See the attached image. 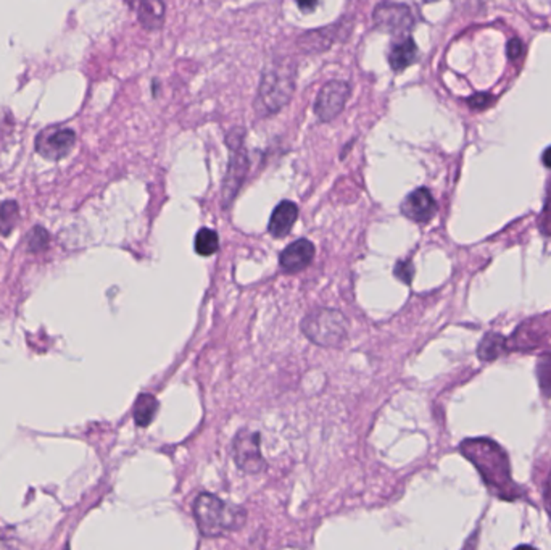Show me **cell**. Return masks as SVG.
I'll list each match as a JSON object with an SVG mask.
<instances>
[{"mask_svg": "<svg viewBox=\"0 0 551 550\" xmlns=\"http://www.w3.org/2000/svg\"><path fill=\"white\" fill-rule=\"evenodd\" d=\"M543 163H545L547 167L551 168V147L550 149L545 150V154H543Z\"/></svg>", "mask_w": 551, "mask_h": 550, "instance_id": "obj_27", "label": "cell"}, {"mask_svg": "<svg viewBox=\"0 0 551 550\" xmlns=\"http://www.w3.org/2000/svg\"><path fill=\"white\" fill-rule=\"evenodd\" d=\"M232 450H234L236 463L242 471L250 473V475H258L266 470V462L260 450V434L240 431L234 439Z\"/></svg>", "mask_w": 551, "mask_h": 550, "instance_id": "obj_8", "label": "cell"}, {"mask_svg": "<svg viewBox=\"0 0 551 550\" xmlns=\"http://www.w3.org/2000/svg\"><path fill=\"white\" fill-rule=\"evenodd\" d=\"M350 92H352L350 84L342 79H332L324 84L313 107L320 121L326 123V121L336 120L346 109Z\"/></svg>", "mask_w": 551, "mask_h": 550, "instance_id": "obj_6", "label": "cell"}, {"mask_svg": "<svg viewBox=\"0 0 551 550\" xmlns=\"http://www.w3.org/2000/svg\"><path fill=\"white\" fill-rule=\"evenodd\" d=\"M372 21L379 31L394 34V36H405L412 31L414 25L412 10L404 4L396 2H382L374 9Z\"/></svg>", "mask_w": 551, "mask_h": 550, "instance_id": "obj_7", "label": "cell"}, {"mask_svg": "<svg viewBox=\"0 0 551 550\" xmlns=\"http://www.w3.org/2000/svg\"><path fill=\"white\" fill-rule=\"evenodd\" d=\"M344 29H346L344 25L338 23V25L324 26L321 29H316V31H308V33L298 38V47L308 52V54L330 49L334 42L338 41V38L342 36Z\"/></svg>", "mask_w": 551, "mask_h": 550, "instance_id": "obj_12", "label": "cell"}, {"mask_svg": "<svg viewBox=\"0 0 551 550\" xmlns=\"http://www.w3.org/2000/svg\"><path fill=\"white\" fill-rule=\"evenodd\" d=\"M18 220V205L15 202H5L0 207V231L9 234Z\"/></svg>", "mask_w": 551, "mask_h": 550, "instance_id": "obj_20", "label": "cell"}, {"mask_svg": "<svg viewBox=\"0 0 551 550\" xmlns=\"http://www.w3.org/2000/svg\"><path fill=\"white\" fill-rule=\"evenodd\" d=\"M522 52H524V44L518 38H513L508 42V57L511 60H518L522 55Z\"/></svg>", "mask_w": 551, "mask_h": 550, "instance_id": "obj_23", "label": "cell"}, {"mask_svg": "<svg viewBox=\"0 0 551 550\" xmlns=\"http://www.w3.org/2000/svg\"><path fill=\"white\" fill-rule=\"evenodd\" d=\"M74 142H76V134L73 129H68V128L46 129L36 141V150L44 159L57 162V160L65 159L66 155L73 150Z\"/></svg>", "mask_w": 551, "mask_h": 550, "instance_id": "obj_9", "label": "cell"}, {"mask_svg": "<svg viewBox=\"0 0 551 550\" xmlns=\"http://www.w3.org/2000/svg\"><path fill=\"white\" fill-rule=\"evenodd\" d=\"M158 412V400L150 394H140L134 405V420L138 426H148Z\"/></svg>", "mask_w": 551, "mask_h": 550, "instance_id": "obj_16", "label": "cell"}, {"mask_svg": "<svg viewBox=\"0 0 551 550\" xmlns=\"http://www.w3.org/2000/svg\"><path fill=\"white\" fill-rule=\"evenodd\" d=\"M396 275L405 283H412L413 275H414V268H413L412 262H398L397 263Z\"/></svg>", "mask_w": 551, "mask_h": 550, "instance_id": "obj_22", "label": "cell"}, {"mask_svg": "<svg viewBox=\"0 0 551 550\" xmlns=\"http://www.w3.org/2000/svg\"><path fill=\"white\" fill-rule=\"evenodd\" d=\"M545 504H547V509L551 517V475L548 478V483H547V489H545Z\"/></svg>", "mask_w": 551, "mask_h": 550, "instance_id": "obj_26", "label": "cell"}, {"mask_svg": "<svg viewBox=\"0 0 551 550\" xmlns=\"http://www.w3.org/2000/svg\"><path fill=\"white\" fill-rule=\"evenodd\" d=\"M138 18L142 28L155 31L165 25L166 7L163 0H140Z\"/></svg>", "mask_w": 551, "mask_h": 550, "instance_id": "obj_15", "label": "cell"}, {"mask_svg": "<svg viewBox=\"0 0 551 550\" xmlns=\"http://www.w3.org/2000/svg\"><path fill=\"white\" fill-rule=\"evenodd\" d=\"M418 59V46L412 36H402L390 46L388 63L394 71H404Z\"/></svg>", "mask_w": 551, "mask_h": 550, "instance_id": "obj_13", "label": "cell"}, {"mask_svg": "<svg viewBox=\"0 0 551 550\" xmlns=\"http://www.w3.org/2000/svg\"><path fill=\"white\" fill-rule=\"evenodd\" d=\"M298 218V207L290 200H282L270 218V234L274 238H286Z\"/></svg>", "mask_w": 551, "mask_h": 550, "instance_id": "obj_14", "label": "cell"}, {"mask_svg": "<svg viewBox=\"0 0 551 550\" xmlns=\"http://www.w3.org/2000/svg\"><path fill=\"white\" fill-rule=\"evenodd\" d=\"M194 518L200 533L206 538H221L224 534L239 529L246 523V510L222 502L212 494H200L192 505Z\"/></svg>", "mask_w": 551, "mask_h": 550, "instance_id": "obj_3", "label": "cell"}, {"mask_svg": "<svg viewBox=\"0 0 551 550\" xmlns=\"http://www.w3.org/2000/svg\"><path fill=\"white\" fill-rule=\"evenodd\" d=\"M244 138H246V131L242 128H236L226 136L230 157L228 173L224 176V184H222V205L224 207H228L232 199L238 196L240 186L247 178L250 160H248L247 150L244 147Z\"/></svg>", "mask_w": 551, "mask_h": 550, "instance_id": "obj_5", "label": "cell"}, {"mask_svg": "<svg viewBox=\"0 0 551 550\" xmlns=\"http://www.w3.org/2000/svg\"><path fill=\"white\" fill-rule=\"evenodd\" d=\"M314 257V246L308 239H298L292 242L282 250L280 257V265L284 271L296 273L312 263Z\"/></svg>", "mask_w": 551, "mask_h": 550, "instance_id": "obj_11", "label": "cell"}, {"mask_svg": "<svg viewBox=\"0 0 551 550\" xmlns=\"http://www.w3.org/2000/svg\"><path fill=\"white\" fill-rule=\"evenodd\" d=\"M426 4H432V2H437V0H424Z\"/></svg>", "mask_w": 551, "mask_h": 550, "instance_id": "obj_28", "label": "cell"}, {"mask_svg": "<svg viewBox=\"0 0 551 550\" xmlns=\"http://www.w3.org/2000/svg\"><path fill=\"white\" fill-rule=\"evenodd\" d=\"M296 78V63L290 60L278 59L266 65L256 92V115L268 118L280 113L294 96Z\"/></svg>", "mask_w": 551, "mask_h": 550, "instance_id": "obj_1", "label": "cell"}, {"mask_svg": "<svg viewBox=\"0 0 551 550\" xmlns=\"http://www.w3.org/2000/svg\"><path fill=\"white\" fill-rule=\"evenodd\" d=\"M302 331L321 347H342L348 339V320L338 310L316 309L304 318Z\"/></svg>", "mask_w": 551, "mask_h": 550, "instance_id": "obj_4", "label": "cell"}, {"mask_svg": "<svg viewBox=\"0 0 551 550\" xmlns=\"http://www.w3.org/2000/svg\"><path fill=\"white\" fill-rule=\"evenodd\" d=\"M28 246H29V250L31 252H39V250L46 249L47 247V244H49V234L47 231L41 228V226H36L33 231L29 233V238H28Z\"/></svg>", "mask_w": 551, "mask_h": 550, "instance_id": "obj_21", "label": "cell"}, {"mask_svg": "<svg viewBox=\"0 0 551 550\" xmlns=\"http://www.w3.org/2000/svg\"><path fill=\"white\" fill-rule=\"evenodd\" d=\"M461 452L478 468L486 483L495 492H498L503 497L514 496L510 462L500 446L487 439H469L461 444Z\"/></svg>", "mask_w": 551, "mask_h": 550, "instance_id": "obj_2", "label": "cell"}, {"mask_svg": "<svg viewBox=\"0 0 551 550\" xmlns=\"http://www.w3.org/2000/svg\"><path fill=\"white\" fill-rule=\"evenodd\" d=\"M537 378L545 397H551V354H543L537 362Z\"/></svg>", "mask_w": 551, "mask_h": 550, "instance_id": "obj_19", "label": "cell"}, {"mask_svg": "<svg viewBox=\"0 0 551 550\" xmlns=\"http://www.w3.org/2000/svg\"><path fill=\"white\" fill-rule=\"evenodd\" d=\"M318 2H320V0H296V5H298V9L305 12V13H310V12L316 9Z\"/></svg>", "mask_w": 551, "mask_h": 550, "instance_id": "obj_25", "label": "cell"}, {"mask_svg": "<svg viewBox=\"0 0 551 550\" xmlns=\"http://www.w3.org/2000/svg\"><path fill=\"white\" fill-rule=\"evenodd\" d=\"M218 249H220V238H218L216 231L210 229V228H202L196 234V252L198 255L210 257Z\"/></svg>", "mask_w": 551, "mask_h": 550, "instance_id": "obj_18", "label": "cell"}, {"mask_svg": "<svg viewBox=\"0 0 551 550\" xmlns=\"http://www.w3.org/2000/svg\"><path fill=\"white\" fill-rule=\"evenodd\" d=\"M402 213L416 223H428L437 213V202L426 188H420L406 196Z\"/></svg>", "mask_w": 551, "mask_h": 550, "instance_id": "obj_10", "label": "cell"}, {"mask_svg": "<svg viewBox=\"0 0 551 550\" xmlns=\"http://www.w3.org/2000/svg\"><path fill=\"white\" fill-rule=\"evenodd\" d=\"M488 102H490V97H488L487 94H478V96H474V97H471V99H469L471 107H474V109H482V107H487V105H488Z\"/></svg>", "mask_w": 551, "mask_h": 550, "instance_id": "obj_24", "label": "cell"}, {"mask_svg": "<svg viewBox=\"0 0 551 550\" xmlns=\"http://www.w3.org/2000/svg\"><path fill=\"white\" fill-rule=\"evenodd\" d=\"M505 349H506V339L503 338L502 334H487L479 346V359L484 360V362H492V360L498 359Z\"/></svg>", "mask_w": 551, "mask_h": 550, "instance_id": "obj_17", "label": "cell"}]
</instances>
